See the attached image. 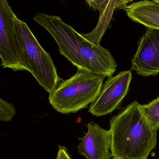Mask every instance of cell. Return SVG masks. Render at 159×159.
Listing matches in <instances>:
<instances>
[{
	"mask_svg": "<svg viewBox=\"0 0 159 159\" xmlns=\"http://www.w3.org/2000/svg\"><path fill=\"white\" fill-rule=\"evenodd\" d=\"M33 20L48 32L56 41L60 54L77 69L107 78L115 74L117 65L111 52L101 45L88 41L60 17L38 13Z\"/></svg>",
	"mask_w": 159,
	"mask_h": 159,
	"instance_id": "1",
	"label": "cell"
},
{
	"mask_svg": "<svg viewBox=\"0 0 159 159\" xmlns=\"http://www.w3.org/2000/svg\"><path fill=\"white\" fill-rule=\"evenodd\" d=\"M113 159H147L156 148L158 129L134 102L110 120Z\"/></svg>",
	"mask_w": 159,
	"mask_h": 159,
	"instance_id": "2",
	"label": "cell"
},
{
	"mask_svg": "<svg viewBox=\"0 0 159 159\" xmlns=\"http://www.w3.org/2000/svg\"><path fill=\"white\" fill-rule=\"evenodd\" d=\"M105 78V75L77 69L75 74L61 80L49 93V104L61 114L77 113L96 100Z\"/></svg>",
	"mask_w": 159,
	"mask_h": 159,
	"instance_id": "3",
	"label": "cell"
},
{
	"mask_svg": "<svg viewBox=\"0 0 159 159\" xmlns=\"http://www.w3.org/2000/svg\"><path fill=\"white\" fill-rule=\"evenodd\" d=\"M16 24L26 70L46 91L51 93L61 81L51 57L25 22L17 17Z\"/></svg>",
	"mask_w": 159,
	"mask_h": 159,
	"instance_id": "4",
	"label": "cell"
},
{
	"mask_svg": "<svg viewBox=\"0 0 159 159\" xmlns=\"http://www.w3.org/2000/svg\"><path fill=\"white\" fill-rule=\"evenodd\" d=\"M17 17L8 0H0L1 66L16 72L26 70L16 28Z\"/></svg>",
	"mask_w": 159,
	"mask_h": 159,
	"instance_id": "5",
	"label": "cell"
},
{
	"mask_svg": "<svg viewBox=\"0 0 159 159\" xmlns=\"http://www.w3.org/2000/svg\"><path fill=\"white\" fill-rule=\"evenodd\" d=\"M132 79L130 71H123L103 83L96 100L90 105L89 112L97 117L111 114L118 108L129 89Z\"/></svg>",
	"mask_w": 159,
	"mask_h": 159,
	"instance_id": "6",
	"label": "cell"
},
{
	"mask_svg": "<svg viewBox=\"0 0 159 159\" xmlns=\"http://www.w3.org/2000/svg\"><path fill=\"white\" fill-rule=\"evenodd\" d=\"M132 69L141 76L159 73V30L147 29L132 60Z\"/></svg>",
	"mask_w": 159,
	"mask_h": 159,
	"instance_id": "7",
	"label": "cell"
},
{
	"mask_svg": "<svg viewBox=\"0 0 159 159\" xmlns=\"http://www.w3.org/2000/svg\"><path fill=\"white\" fill-rule=\"evenodd\" d=\"M87 132L79 138L78 153L87 159H111V134L94 121L87 124Z\"/></svg>",
	"mask_w": 159,
	"mask_h": 159,
	"instance_id": "8",
	"label": "cell"
},
{
	"mask_svg": "<svg viewBox=\"0 0 159 159\" xmlns=\"http://www.w3.org/2000/svg\"><path fill=\"white\" fill-rule=\"evenodd\" d=\"M132 20L147 29L159 30V3L151 0H142L129 5L125 9Z\"/></svg>",
	"mask_w": 159,
	"mask_h": 159,
	"instance_id": "9",
	"label": "cell"
},
{
	"mask_svg": "<svg viewBox=\"0 0 159 159\" xmlns=\"http://www.w3.org/2000/svg\"><path fill=\"white\" fill-rule=\"evenodd\" d=\"M133 0H110L103 12L101 13L95 29L88 34H82L88 41L94 44L101 45L103 36L110 26L115 9L125 10L128 3Z\"/></svg>",
	"mask_w": 159,
	"mask_h": 159,
	"instance_id": "10",
	"label": "cell"
},
{
	"mask_svg": "<svg viewBox=\"0 0 159 159\" xmlns=\"http://www.w3.org/2000/svg\"><path fill=\"white\" fill-rule=\"evenodd\" d=\"M144 114L156 129H159V97L149 103L142 105Z\"/></svg>",
	"mask_w": 159,
	"mask_h": 159,
	"instance_id": "11",
	"label": "cell"
},
{
	"mask_svg": "<svg viewBox=\"0 0 159 159\" xmlns=\"http://www.w3.org/2000/svg\"><path fill=\"white\" fill-rule=\"evenodd\" d=\"M14 105L0 99V120L1 121H11L16 114Z\"/></svg>",
	"mask_w": 159,
	"mask_h": 159,
	"instance_id": "12",
	"label": "cell"
},
{
	"mask_svg": "<svg viewBox=\"0 0 159 159\" xmlns=\"http://www.w3.org/2000/svg\"><path fill=\"white\" fill-rule=\"evenodd\" d=\"M110 0H85L91 8L99 11L100 14L103 12Z\"/></svg>",
	"mask_w": 159,
	"mask_h": 159,
	"instance_id": "13",
	"label": "cell"
},
{
	"mask_svg": "<svg viewBox=\"0 0 159 159\" xmlns=\"http://www.w3.org/2000/svg\"><path fill=\"white\" fill-rule=\"evenodd\" d=\"M56 159H72L68 149L63 146L59 145L58 150Z\"/></svg>",
	"mask_w": 159,
	"mask_h": 159,
	"instance_id": "14",
	"label": "cell"
},
{
	"mask_svg": "<svg viewBox=\"0 0 159 159\" xmlns=\"http://www.w3.org/2000/svg\"><path fill=\"white\" fill-rule=\"evenodd\" d=\"M151 1H154V2H157L159 3V0H151Z\"/></svg>",
	"mask_w": 159,
	"mask_h": 159,
	"instance_id": "15",
	"label": "cell"
},
{
	"mask_svg": "<svg viewBox=\"0 0 159 159\" xmlns=\"http://www.w3.org/2000/svg\"></svg>",
	"mask_w": 159,
	"mask_h": 159,
	"instance_id": "16",
	"label": "cell"
}]
</instances>
